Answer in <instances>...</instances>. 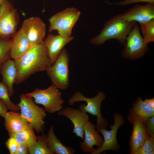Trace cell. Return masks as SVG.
<instances>
[{
  "mask_svg": "<svg viewBox=\"0 0 154 154\" xmlns=\"http://www.w3.org/2000/svg\"><path fill=\"white\" fill-rule=\"evenodd\" d=\"M14 60L17 70L15 84H17L37 72L46 71L52 65L44 42L33 45Z\"/></svg>",
  "mask_w": 154,
  "mask_h": 154,
  "instance_id": "obj_1",
  "label": "cell"
},
{
  "mask_svg": "<svg viewBox=\"0 0 154 154\" xmlns=\"http://www.w3.org/2000/svg\"><path fill=\"white\" fill-rule=\"evenodd\" d=\"M136 23L135 21L125 20L122 14L116 15L105 23L100 33L92 38L90 42L94 45L100 46L109 40L115 39L125 46L127 37Z\"/></svg>",
  "mask_w": 154,
  "mask_h": 154,
  "instance_id": "obj_2",
  "label": "cell"
},
{
  "mask_svg": "<svg viewBox=\"0 0 154 154\" xmlns=\"http://www.w3.org/2000/svg\"><path fill=\"white\" fill-rule=\"evenodd\" d=\"M105 98V94L102 91H99L96 95L92 98L86 97L81 92L78 91L68 100V103L71 106L77 102H86V105L84 104H81L79 108L86 113L97 116L96 129L99 133L101 129H106L108 125L107 120L102 116L101 111L102 102Z\"/></svg>",
  "mask_w": 154,
  "mask_h": 154,
  "instance_id": "obj_3",
  "label": "cell"
},
{
  "mask_svg": "<svg viewBox=\"0 0 154 154\" xmlns=\"http://www.w3.org/2000/svg\"><path fill=\"white\" fill-rule=\"evenodd\" d=\"M20 98V101L17 105L20 108L21 116L37 133H43L45 110L36 105L31 97L22 94Z\"/></svg>",
  "mask_w": 154,
  "mask_h": 154,
  "instance_id": "obj_4",
  "label": "cell"
},
{
  "mask_svg": "<svg viewBox=\"0 0 154 154\" xmlns=\"http://www.w3.org/2000/svg\"><path fill=\"white\" fill-rule=\"evenodd\" d=\"M25 95L34 98L35 103L43 106L45 111L49 113L58 112L63 108L64 100L61 97L62 93L52 84L44 90L35 88L33 92Z\"/></svg>",
  "mask_w": 154,
  "mask_h": 154,
  "instance_id": "obj_5",
  "label": "cell"
},
{
  "mask_svg": "<svg viewBox=\"0 0 154 154\" xmlns=\"http://www.w3.org/2000/svg\"><path fill=\"white\" fill-rule=\"evenodd\" d=\"M69 55L64 48L54 63L46 71L52 84L59 89L64 90L69 86Z\"/></svg>",
  "mask_w": 154,
  "mask_h": 154,
  "instance_id": "obj_6",
  "label": "cell"
},
{
  "mask_svg": "<svg viewBox=\"0 0 154 154\" xmlns=\"http://www.w3.org/2000/svg\"><path fill=\"white\" fill-rule=\"evenodd\" d=\"M80 14V12L74 7L67 8L57 13L49 19L48 31L57 30L59 35L71 36L72 28Z\"/></svg>",
  "mask_w": 154,
  "mask_h": 154,
  "instance_id": "obj_7",
  "label": "cell"
},
{
  "mask_svg": "<svg viewBox=\"0 0 154 154\" xmlns=\"http://www.w3.org/2000/svg\"><path fill=\"white\" fill-rule=\"evenodd\" d=\"M19 21L17 11L4 0L0 5V39H10L16 32Z\"/></svg>",
  "mask_w": 154,
  "mask_h": 154,
  "instance_id": "obj_8",
  "label": "cell"
},
{
  "mask_svg": "<svg viewBox=\"0 0 154 154\" xmlns=\"http://www.w3.org/2000/svg\"><path fill=\"white\" fill-rule=\"evenodd\" d=\"M126 44L121 51L124 58L134 60L143 57L148 48L142 37L138 26L136 23L126 38Z\"/></svg>",
  "mask_w": 154,
  "mask_h": 154,
  "instance_id": "obj_9",
  "label": "cell"
},
{
  "mask_svg": "<svg viewBox=\"0 0 154 154\" xmlns=\"http://www.w3.org/2000/svg\"><path fill=\"white\" fill-rule=\"evenodd\" d=\"M113 117L114 124L109 126L111 129L108 131L106 129H103L99 131L104 138L102 146L95 149L90 154H100L106 150L118 151L119 150L120 146L117 141V133L118 129L124 123L125 121L123 117L118 113H115Z\"/></svg>",
  "mask_w": 154,
  "mask_h": 154,
  "instance_id": "obj_10",
  "label": "cell"
},
{
  "mask_svg": "<svg viewBox=\"0 0 154 154\" xmlns=\"http://www.w3.org/2000/svg\"><path fill=\"white\" fill-rule=\"evenodd\" d=\"M21 28L32 45L44 42L46 25L39 18L32 17L26 19Z\"/></svg>",
  "mask_w": 154,
  "mask_h": 154,
  "instance_id": "obj_11",
  "label": "cell"
},
{
  "mask_svg": "<svg viewBox=\"0 0 154 154\" xmlns=\"http://www.w3.org/2000/svg\"><path fill=\"white\" fill-rule=\"evenodd\" d=\"M57 114L68 118L73 124V133L84 139L83 127L89 120V116L86 113L79 108L76 109L71 107H67L58 111Z\"/></svg>",
  "mask_w": 154,
  "mask_h": 154,
  "instance_id": "obj_12",
  "label": "cell"
},
{
  "mask_svg": "<svg viewBox=\"0 0 154 154\" xmlns=\"http://www.w3.org/2000/svg\"><path fill=\"white\" fill-rule=\"evenodd\" d=\"M122 14L124 19L127 21L139 23L145 22L154 19V4H137Z\"/></svg>",
  "mask_w": 154,
  "mask_h": 154,
  "instance_id": "obj_13",
  "label": "cell"
},
{
  "mask_svg": "<svg viewBox=\"0 0 154 154\" xmlns=\"http://www.w3.org/2000/svg\"><path fill=\"white\" fill-rule=\"evenodd\" d=\"M96 126L89 121L84 127V139L83 142H80V145L81 150L85 153H90L95 150L94 146L99 148L103 145L104 139L96 129Z\"/></svg>",
  "mask_w": 154,
  "mask_h": 154,
  "instance_id": "obj_14",
  "label": "cell"
},
{
  "mask_svg": "<svg viewBox=\"0 0 154 154\" xmlns=\"http://www.w3.org/2000/svg\"><path fill=\"white\" fill-rule=\"evenodd\" d=\"M73 36L49 34L44 41L52 65L56 60L65 46L72 40Z\"/></svg>",
  "mask_w": 154,
  "mask_h": 154,
  "instance_id": "obj_15",
  "label": "cell"
},
{
  "mask_svg": "<svg viewBox=\"0 0 154 154\" xmlns=\"http://www.w3.org/2000/svg\"><path fill=\"white\" fill-rule=\"evenodd\" d=\"M33 46L21 28L12 37L11 58L15 60L27 52Z\"/></svg>",
  "mask_w": 154,
  "mask_h": 154,
  "instance_id": "obj_16",
  "label": "cell"
},
{
  "mask_svg": "<svg viewBox=\"0 0 154 154\" xmlns=\"http://www.w3.org/2000/svg\"><path fill=\"white\" fill-rule=\"evenodd\" d=\"M154 116V109L149 107L141 98L138 97L129 110L126 118L130 123L134 120L145 122L148 119Z\"/></svg>",
  "mask_w": 154,
  "mask_h": 154,
  "instance_id": "obj_17",
  "label": "cell"
},
{
  "mask_svg": "<svg viewBox=\"0 0 154 154\" xmlns=\"http://www.w3.org/2000/svg\"><path fill=\"white\" fill-rule=\"evenodd\" d=\"M131 123L133 124V129L130 138L129 145L130 153L141 145L149 136L146 128L145 122L134 120Z\"/></svg>",
  "mask_w": 154,
  "mask_h": 154,
  "instance_id": "obj_18",
  "label": "cell"
},
{
  "mask_svg": "<svg viewBox=\"0 0 154 154\" xmlns=\"http://www.w3.org/2000/svg\"><path fill=\"white\" fill-rule=\"evenodd\" d=\"M0 73L2 77V82L7 87L9 96L14 93L13 85L15 81L17 70L14 60L10 59L0 67Z\"/></svg>",
  "mask_w": 154,
  "mask_h": 154,
  "instance_id": "obj_19",
  "label": "cell"
},
{
  "mask_svg": "<svg viewBox=\"0 0 154 154\" xmlns=\"http://www.w3.org/2000/svg\"><path fill=\"white\" fill-rule=\"evenodd\" d=\"M4 118L5 126L9 136L21 130L28 123L17 112H7Z\"/></svg>",
  "mask_w": 154,
  "mask_h": 154,
  "instance_id": "obj_20",
  "label": "cell"
},
{
  "mask_svg": "<svg viewBox=\"0 0 154 154\" xmlns=\"http://www.w3.org/2000/svg\"><path fill=\"white\" fill-rule=\"evenodd\" d=\"M47 143L50 150L56 154H73L75 150L72 147L64 145L56 136L53 127L51 125L47 134Z\"/></svg>",
  "mask_w": 154,
  "mask_h": 154,
  "instance_id": "obj_21",
  "label": "cell"
},
{
  "mask_svg": "<svg viewBox=\"0 0 154 154\" xmlns=\"http://www.w3.org/2000/svg\"><path fill=\"white\" fill-rule=\"evenodd\" d=\"M11 136L16 140L18 144L28 147L35 143L37 140L34 129L29 123L21 130Z\"/></svg>",
  "mask_w": 154,
  "mask_h": 154,
  "instance_id": "obj_22",
  "label": "cell"
},
{
  "mask_svg": "<svg viewBox=\"0 0 154 154\" xmlns=\"http://www.w3.org/2000/svg\"><path fill=\"white\" fill-rule=\"evenodd\" d=\"M28 148L30 154H53L48 146L47 134L43 133L37 136L36 142Z\"/></svg>",
  "mask_w": 154,
  "mask_h": 154,
  "instance_id": "obj_23",
  "label": "cell"
},
{
  "mask_svg": "<svg viewBox=\"0 0 154 154\" xmlns=\"http://www.w3.org/2000/svg\"><path fill=\"white\" fill-rule=\"evenodd\" d=\"M145 42L148 43L154 41V19L147 22L139 23Z\"/></svg>",
  "mask_w": 154,
  "mask_h": 154,
  "instance_id": "obj_24",
  "label": "cell"
},
{
  "mask_svg": "<svg viewBox=\"0 0 154 154\" xmlns=\"http://www.w3.org/2000/svg\"><path fill=\"white\" fill-rule=\"evenodd\" d=\"M11 39H0V67L7 60L11 59Z\"/></svg>",
  "mask_w": 154,
  "mask_h": 154,
  "instance_id": "obj_25",
  "label": "cell"
},
{
  "mask_svg": "<svg viewBox=\"0 0 154 154\" xmlns=\"http://www.w3.org/2000/svg\"><path fill=\"white\" fill-rule=\"evenodd\" d=\"M10 97L7 87L0 81V99L5 103L8 110L15 112L18 111L20 110L19 107L12 102Z\"/></svg>",
  "mask_w": 154,
  "mask_h": 154,
  "instance_id": "obj_26",
  "label": "cell"
},
{
  "mask_svg": "<svg viewBox=\"0 0 154 154\" xmlns=\"http://www.w3.org/2000/svg\"><path fill=\"white\" fill-rule=\"evenodd\" d=\"M153 150H154V137L149 136L145 142L131 154H147Z\"/></svg>",
  "mask_w": 154,
  "mask_h": 154,
  "instance_id": "obj_27",
  "label": "cell"
},
{
  "mask_svg": "<svg viewBox=\"0 0 154 154\" xmlns=\"http://www.w3.org/2000/svg\"><path fill=\"white\" fill-rule=\"evenodd\" d=\"M140 2H147L148 3L154 4V0H124L117 2L112 3L107 2L106 3L110 5L126 6L132 4Z\"/></svg>",
  "mask_w": 154,
  "mask_h": 154,
  "instance_id": "obj_28",
  "label": "cell"
},
{
  "mask_svg": "<svg viewBox=\"0 0 154 154\" xmlns=\"http://www.w3.org/2000/svg\"><path fill=\"white\" fill-rule=\"evenodd\" d=\"M7 147L11 154H15L19 145L16 140L10 136L5 143Z\"/></svg>",
  "mask_w": 154,
  "mask_h": 154,
  "instance_id": "obj_29",
  "label": "cell"
},
{
  "mask_svg": "<svg viewBox=\"0 0 154 154\" xmlns=\"http://www.w3.org/2000/svg\"><path fill=\"white\" fill-rule=\"evenodd\" d=\"M145 123L148 135L154 137V116L147 119Z\"/></svg>",
  "mask_w": 154,
  "mask_h": 154,
  "instance_id": "obj_30",
  "label": "cell"
},
{
  "mask_svg": "<svg viewBox=\"0 0 154 154\" xmlns=\"http://www.w3.org/2000/svg\"><path fill=\"white\" fill-rule=\"evenodd\" d=\"M8 109L4 102L0 99V116L4 118Z\"/></svg>",
  "mask_w": 154,
  "mask_h": 154,
  "instance_id": "obj_31",
  "label": "cell"
},
{
  "mask_svg": "<svg viewBox=\"0 0 154 154\" xmlns=\"http://www.w3.org/2000/svg\"><path fill=\"white\" fill-rule=\"evenodd\" d=\"M29 154L28 147L19 144L15 154Z\"/></svg>",
  "mask_w": 154,
  "mask_h": 154,
  "instance_id": "obj_32",
  "label": "cell"
},
{
  "mask_svg": "<svg viewBox=\"0 0 154 154\" xmlns=\"http://www.w3.org/2000/svg\"><path fill=\"white\" fill-rule=\"evenodd\" d=\"M144 102L149 107L154 109V98L151 99H146Z\"/></svg>",
  "mask_w": 154,
  "mask_h": 154,
  "instance_id": "obj_33",
  "label": "cell"
},
{
  "mask_svg": "<svg viewBox=\"0 0 154 154\" xmlns=\"http://www.w3.org/2000/svg\"><path fill=\"white\" fill-rule=\"evenodd\" d=\"M4 0H0V5Z\"/></svg>",
  "mask_w": 154,
  "mask_h": 154,
  "instance_id": "obj_34",
  "label": "cell"
}]
</instances>
